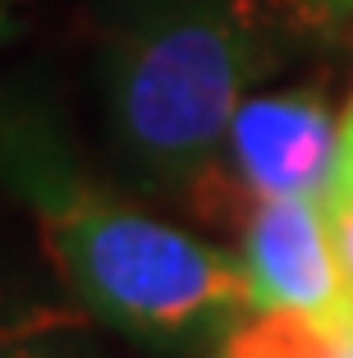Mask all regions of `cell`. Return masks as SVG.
Listing matches in <instances>:
<instances>
[{"label": "cell", "instance_id": "3", "mask_svg": "<svg viewBox=\"0 0 353 358\" xmlns=\"http://www.w3.org/2000/svg\"><path fill=\"white\" fill-rule=\"evenodd\" d=\"M220 161H229L248 207L257 198L326 202L340 179V124L331 120L322 96L308 87L248 96L225 134Z\"/></svg>", "mask_w": 353, "mask_h": 358}, {"label": "cell", "instance_id": "2", "mask_svg": "<svg viewBox=\"0 0 353 358\" xmlns=\"http://www.w3.org/2000/svg\"><path fill=\"white\" fill-rule=\"evenodd\" d=\"M303 23L275 0H143L101 55L115 166L147 193H198L252 87Z\"/></svg>", "mask_w": 353, "mask_h": 358}, {"label": "cell", "instance_id": "7", "mask_svg": "<svg viewBox=\"0 0 353 358\" xmlns=\"http://www.w3.org/2000/svg\"><path fill=\"white\" fill-rule=\"evenodd\" d=\"M326 216H331V239H335V253H340L344 280L353 289V184H340L326 198Z\"/></svg>", "mask_w": 353, "mask_h": 358}, {"label": "cell", "instance_id": "5", "mask_svg": "<svg viewBox=\"0 0 353 358\" xmlns=\"http://www.w3.org/2000/svg\"><path fill=\"white\" fill-rule=\"evenodd\" d=\"M344 317H308V313L261 308L225 336L220 358H335Z\"/></svg>", "mask_w": 353, "mask_h": 358}, {"label": "cell", "instance_id": "1", "mask_svg": "<svg viewBox=\"0 0 353 358\" xmlns=\"http://www.w3.org/2000/svg\"><path fill=\"white\" fill-rule=\"evenodd\" d=\"M0 189L37 221L69 294L138 345H225L261 313L239 257L101 189L55 110L19 87H0Z\"/></svg>", "mask_w": 353, "mask_h": 358}, {"label": "cell", "instance_id": "9", "mask_svg": "<svg viewBox=\"0 0 353 358\" xmlns=\"http://www.w3.org/2000/svg\"><path fill=\"white\" fill-rule=\"evenodd\" d=\"M5 28H10V19H5V0H0V37H5Z\"/></svg>", "mask_w": 353, "mask_h": 358}, {"label": "cell", "instance_id": "6", "mask_svg": "<svg viewBox=\"0 0 353 358\" xmlns=\"http://www.w3.org/2000/svg\"><path fill=\"white\" fill-rule=\"evenodd\" d=\"M0 358H96L87 340L64 327H5Z\"/></svg>", "mask_w": 353, "mask_h": 358}, {"label": "cell", "instance_id": "8", "mask_svg": "<svg viewBox=\"0 0 353 358\" xmlns=\"http://www.w3.org/2000/svg\"><path fill=\"white\" fill-rule=\"evenodd\" d=\"M340 184H353V106H349V115L340 120V179H335V189Z\"/></svg>", "mask_w": 353, "mask_h": 358}, {"label": "cell", "instance_id": "4", "mask_svg": "<svg viewBox=\"0 0 353 358\" xmlns=\"http://www.w3.org/2000/svg\"><path fill=\"white\" fill-rule=\"evenodd\" d=\"M239 262L257 308L308 317L353 313V289L335 253L331 216L317 198H257L243 221Z\"/></svg>", "mask_w": 353, "mask_h": 358}]
</instances>
